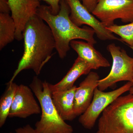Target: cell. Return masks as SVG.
Masks as SVG:
<instances>
[{
	"mask_svg": "<svg viewBox=\"0 0 133 133\" xmlns=\"http://www.w3.org/2000/svg\"><path fill=\"white\" fill-rule=\"evenodd\" d=\"M24 51L17 68L8 84L24 70L31 69L38 76L52 57L56 43L50 27L37 14L26 23L24 31Z\"/></svg>",
	"mask_w": 133,
	"mask_h": 133,
	"instance_id": "cell-1",
	"label": "cell"
},
{
	"mask_svg": "<svg viewBox=\"0 0 133 133\" xmlns=\"http://www.w3.org/2000/svg\"><path fill=\"white\" fill-rule=\"evenodd\" d=\"M60 10L57 15L52 14L50 6L41 5L37 14L45 22L52 31L56 43V50L59 58L66 57L70 49V43L75 39L84 40L94 45L97 43L94 38L95 31L91 28H80L74 24L70 18V9L65 0L59 2Z\"/></svg>",
	"mask_w": 133,
	"mask_h": 133,
	"instance_id": "cell-2",
	"label": "cell"
},
{
	"mask_svg": "<svg viewBox=\"0 0 133 133\" xmlns=\"http://www.w3.org/2000/svg\"><path fill=\"white\" fill-rule=\"evenodd\" d=\"M49 84L35 76L30 85L41 108V119L36 122L35 129L38 133H74L73 128L63 119L55 107Z\"/></svg>",
	"mask_w": 133,
	"mask_h": 133,
	"instance_id": "cell-3",
	"label": "cell"
},
{
	"mask_svg": "<svg viewBox=\"0 0 133 133\" xmlns=\"http://www.w3.org/2000/svg\"><path fill=\"white\" fill-rule=\"evenodd\" d=\"M96 133H133V95L121 96L101 114Z\"/></svg>",
	"mask_w": 133,
	"mask_h": 133,
	"instance_id": "cell-4",
	"label": "cell"
},
{
	"mask_svg": "<svg viewBox=\"0 0 133 133\" xmlns=\"http://www.w3.org/2000/svg\"><path fill=\"white\" fill-rule=\"evenodd\" d=\"M107 49L112 58V65L108 76L99 80L98 88L104 91L119 81L133 83V58L115 44H109Z\"/></svg>",
	"mask_w": 133,
	"mask_h": 133,
	"instance_id": "cell-5",
	"label": "cell"
},
{
	"mask_svg": "<svg viewBox=\"0 0 133 133\" xmlns=\"http://www.w3.org/2000/svg\"><path fill=\"white\" fill-rule=\"evenodd\" d=\"M133 85V83L128 82L118 89L108 92L100 90L97 87L89 107L79 116V123L86 129L93 128L97 119L103 111L119 97L129 91Z\"/></svg>",
	"mask_w": 133,
	"mask_h": 133,
	"instance_id": "cell-6",
	"label": "cell"
},
{
	"mask_svg": "<svg viewBox=\"0 0 133 133\" xmlns=\"http://www.w3.org/2000/svg\"><path fill=\"white\" fill-rule=\"evenodd\" d=\"M92 14L106 27L117 19L129 23L133 22V0H97Z\"/></svg>",
	"mask_w": 133,
	"mask_h": 133,
	"instance_id": "cell-7",
	"label": "cell"
},
{
	"mask_svg": "<svg viewBox=\"0 0 133 133\" xmlns=\"http://www.w3.org/2000/svg\"><path fill=\"white\" fill-rule=\"evenodd\" d=\"M70 9V18L71 21L80 27L86 24L94 30L98 38L101 41L118 40L113 34L109 31L100 21L81 3L80 0H65Z\"/></svg>",
	"mask_w": 133,
	"mask_h": 133,
	"instance_id": "cell-8",
	"label": "cell"
},
{
	"mask_svg": "<svg viewBox=\"0 0 133 133\" xmlns=\"http://www.w3.org/2000/svg\"><path fill=\"white\" fill-rule=\"evenodd\" d=\"M33 94L30 87L23 84L18 85L9 117L26 119L33 115L41 113V106L37 102Z\"/></svg>",
	"mask_w": 133,
	"mask_h": 133,
	"instance_id": "cell-9",
	"label": "cell"
},
{
	"mask_svg": "<svg viewBox=\"0 0 133 133\" xmlns=\"http://www.w3.org/2000/svg\"><path fill=\"white\" fill-rule=\"evenodd\" d=\"M12 18L15 24V39L18 41L23 38V31L26 23L36 14L40 6L39 1L35 0H8Z\"/></svg>",
	"mask_w": 133,
	"mask_h": 133,
	"instance_id": "cell-10",
	"label": "cell"
},
{
	"mask_svg": "<svg viewBox=\"0 0 133 133\" xmlns=\"http://www.w3.org/2000/svg\"><path fill=\"white\" fill-rule=\"evenodd\" d=\"M99 77L97 72L91 71L77 87L74 97V111L76 117L83 114L92 101L95 89L98 87Z\"/></svg>",
	"mask_w": 133,
	"mask_h": 133,
	"instance_id": "cell-11",
	"label": "cell"
},
{
	"mask_svg": "<svg viewBox=\"0 0 133 133\" xmlns=\"http://www.w3.org/2000/svg\"><path fill=\"white\" fill-rule=\"evenodd\" d=\"M70 45L77 53L79 57L90 65L92 70L110 66L109 61L95 49L94 45L91 44L73 40L70 42Z\"/></svg>",
	"mask_w": 133,
	"mask_h": 133,
	"instance_id": "cell-12",
	"label": "cell"
},
{
	"mask_svg": "<svg viewBox=\"0 0 133 133\" xmlns=\"http://www.w3.org/2000/svg\"><path fill=\"white\" fill-rule=\"evenodd\" d=\"M77 88L74 85L66 90L51 92L53 104L65 121H72L77 117L74 111V97Z\"/></svg>",
	"mask_w": 133,
	"mask_h": 133,
	"instance_id": "cell-13",
	"label": "cell"
},
{
	"mask_svg": "<svg viewBox=\"0 0 133 133\" xmlns=\"http://www.w3.org/2000/svg\"><path fill=\"white\" fill-rule=\"evenodd\" d=\"M92 70L90 65L84 60L78 57L66 75L59 82L55 84H49L51 92L66 90L74 87L75 81L81 76L88 74Z\"/></svg>",
	"mask_w": 133,
	"mask_h": 133,
	"instance_id": "cell-14",
	"label": "cell"
},
{
	"mask_svg": "<svg viewBox=\"0 0 133 133\" xmlns=\"http://www.w3.org/2000/svg\"><path fill=\"white\" fill-rule=\"evenodd\" d=\"M15 24L9 14L0 13V50L15 38Z\"/></svg>",
	"mask_w": 133,
	"mask_h": 133,
	"instance_id": "cell-15",
	"label": "cell"
},
{
	"mask_svg": "<svg viewBox=\"0 0 133 133\" xmlns=\"http://www.w3.org/2000/svg\"><path fill=\"white\" fill-rule=\"evenodd\" d=\"M7 87L0 99V127L4 125L12 107L18 85L15 83H7Z\"/></svg>",
	"mask_w": 133,
	"mask_h": 133,
	"instance_id": "cell-16",
	"label": "cell"
},
{
	"mask_svg": "<svg viewBox=\"0 0 133 133\" xmlns=\"http://www.w3.org/2000/svg\"><path fill=\"white\" fill-rule=\"evenodd\" d=\"M106 28L112 33L119 36V41L126 44L133 50V22L124 25L114 24Z\"/></svg>",
	"mask_w": 133,
	"mask_h": 133,
	"instance_id": "cell-17",
	"label": "cell"
},
{
	"mask_svg": "<svg viewBox=\"0 0 133 133\" xmlns=\"http://www.w3.org/2000/svg\"><path fill=\"white\" fill-rule=\"evenodd\" d=\"M35 1H43L45 2L50 5L51 12L53 14L57 15L60 10L59 2L61 0H35Z\"/></svg>",
	"mask_w": 133,
	"mask_h": 133,
	"instance_id": "cell-18",
	"label": "cell"
},
{
	"mask_svg": "<svg viewBox=\"0 0 133 133\" xmlns=\"http://www.w3.org/2000/svg\"><path fill=\"white\" fill-rule=\"evenodd\" d=\"M84 6L92 13L96 6L97 0H81Z\"/></svg>",
	"mask_w": 133,
	"mask_h": 133,
	"instance_id": "cell-19",
	"label": "cell"
},
{
	"mask_svg": "<svg viewBox=\"0 0 133 133\" xmlns=\"http://www.w3.org/2000/svg\"><path fill=\"white\" fill-rule=\"evenodd\" d=\"M16 133H38L35 128L30 125L27 124L26 125L19 128L15 130Z\"/></svg>",
	"mask_w": 133,
	"mask_h": 133,
	"instance_id": "cell-20",
	"label": "cell"
},
{
	"mask_svg": "<svg viewBox=\"0 0 133 133\" xmlns=\"http://www.w3.org/2000/svg\"><path fill=\"white\" fill-rule=\"evenodd\" d=\"M11 12L8 0H0V12L2 14H9Z\"/></svg>",
	"mask_w": 133,
	"mask_h": 133,
	"instance_id": "cell-21",
	"label": "cell"
},
{
	"mask_svg": "<svg viewBox=\"0 0 133 133\" xmlns=\"http://www.w3.org/2000/svg\"><path fill=\"white\" fill-rule=\"evenodd\" d=\"M129 93L131 94H133V85L132 87L130 88V90L129 91Z\"/></svg>",
	"mask_w": 133,
	"mask_h": 133,
	"instance_id": "cell-22",
	"label": "cell"
}]
</instances>
